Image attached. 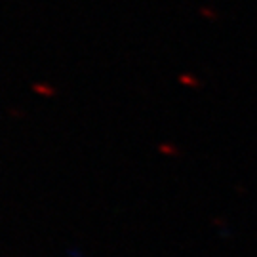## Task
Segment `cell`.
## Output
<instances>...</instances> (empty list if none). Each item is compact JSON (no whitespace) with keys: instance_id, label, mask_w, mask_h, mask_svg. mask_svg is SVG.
<instances>
[{"instance_id":"obj_1","label":"cell","mask_w":257,"mask_h":257,"mask_svg":"<svg viewBox=\"0 0 257 257\" xmlns=\"http://www.w3.org/2000/svg\"><path fill=\"white\" fill-rule=\"evenodd\" d=\"M32 92L38 94V96H48V97L55 96V90L48 84H32Z\"/></svg>"}]
</instances>
